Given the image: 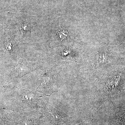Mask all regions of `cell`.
I'll list each match as a JSON object with an SVG mask.
<instances>
[{
	"instance_id": "1",
	"label": "cell",
	"mask_w": 125,
	"mask_h": 125,
	"mask_svg": "<svg viewBox=\"0 0 125 125\" xmlns=\"http://www.w3.org/2000/svg\"><path fill=\"white\" fill-rule=\"evenodd\" d=\"M55 76H52L51 73L47 72L42 78V83L38 87V90L46 94H49L55 91L56 85Z\"/></svg>"
},
{
	"instance_id": "2",
	"label": "cell",
	"mask_w": 125,
	"mask_h": 125,
	"mask_svg": "<svg viewBox=\"0 0 125 125\" xmlns=\"http://www.w3.org/2000/svg\"><path fill=\"white\" fill-rule=\"evenodd\" d=\"M21 16V20L20 30L23 35H25L30 31L33 27V16L27 14L25 16Z\"/></svg>"
},
{
	"instance_id": "3",
	"label": "cell",
	"mask_w": 125,
	"mask_h": 125,
	"mask_svg": "<svg viewBox=\"0 0 125 125\" xmlns=\"http://www.w3.org/2000/svg\"><path fill=\"white\" fill-rule=\"evenodd\" d=\"M15 72L16 76L22 77L30 72V70L28 67L23 64L22 60H19L17 61L15 68Z\"/></svg>"
},
{
	"instance_id": "4",
	"label": "cell",
	"mask_w": 125,
	"mask_h": 125,
	"mask_svg": "<svg viewBox=\"0 0 125 125\" xmlns=\"http://www.w3.org/2000/svg\"><path fill=\"white\" fill-rule=\"evenodd\" d=\"M116 115L114 125H125V110L120 111Z\"/></svg>"
},
{
	"instance_id": "5",
	"label": "cell",
	"mask_w": 125,
	"mask_h": 125,
	"mask_svg": "<svg viewBox=\"0 0 125 125\" xmlns=\"http://www.w3.org/2000/svg\"><path fill=\"white\" fill-rule=\"evenodd\" d=\"M57 33L61 40L66 39L68 35L67 30L61 24H59V27L57 28Z\"/></svg>"
},
{
	"instance_id": "6",
	"label": "cell",
	"mask_w": 125,
	"mask_h": 125,
	"mask_svg": "<svg viewBox=\"0 0 125 125\" xmlns=\"http://www.w3.org/2000/svg\"><path fill=\"white\" fill-rule=\"evenodd\" d=\"M8 44H11V43L10 42H9V43L8 42ZM10 47L11 48V45H10Z\"/></svg>"
}]
</instances>
